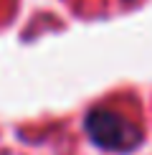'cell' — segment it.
<instances>
[{
    "instance_id": "cell-1",
    "label": "cell",
    "mask_w": 152,
    "mask_h": 155,
    "mask_svg": "<svg viewBox=\"0 0 152 155\" xmlns=\"http://www.w3.org/2000/svg\"><path fill=\"white\" fill-rule=\"evenodd\" d=\"M86 132L97 145L106 147V150H129L139 140V132L135 130V125L127 122L119 112L106 107L91 109L86 114Z\"/></svg>"
}]
</instances>
